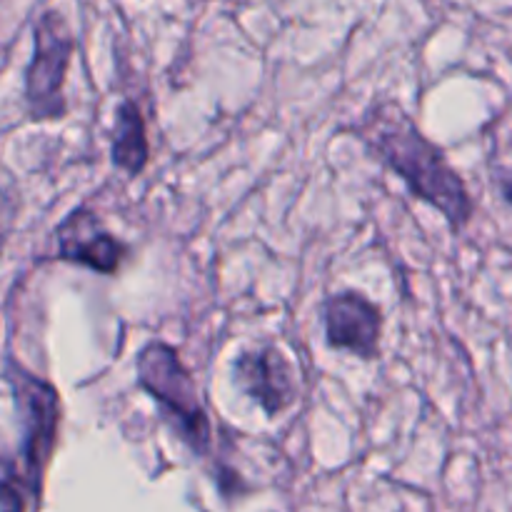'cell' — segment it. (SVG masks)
<instances>
[{
	"label": "cell",
	"instance_id": "cell-1",
	"mask_svg": "<svg viewBox=\"0 0 512 512\" xmlns=\"http://www.w3.org/2000/svg\"><path fill=\"white\" fill-rule=\"evenodd\" d=\"M350 133L368 148L378 163L405 183L415 200L438 210L453 233H463L475 215V200L463 175L435 145L405 108L395 100H380L365 110Z\"/></svg>",
	"mask_w": 512,
	"mask_h": 512
},
{
	"label": "cell",
	"instance_id": "cell-2",
	"mask_svg": "<svg viewBox=\"0 0 512 512\" xmlns=\"http://www.w3.org/2000/svg\"><path fill=\"white\" fill-rule=\"evenodd\" d=\"M3 380L8 383L15 415H18L20 443L15 468H18L25 493L30 495V503L38 510L45 475L58 450L63 403L53 383L35 375L15 358H5Z\"/></svg>",
	"mask_w": 512,
	"mask_h": 512
},
{
	"label": "cell",
	"instance_id": "cell-3",
	"mask_svg": "<svg viewBox=\"0 0 512 512\" xmlns=\"http://www.w3.org/2000/svg\"><path fill=\"white\" fill-rule=\"evenodd\" d=\"M138 385L150 395L175 438L193 455L208 458L213 448V425L200 400L198 385L178 350L163 340L145 345L135 358Z\"/></svg>",
	"mask_w": 512,
	"mask_h": 512
},
{
	"label": "cell",
	"instance_id": "cell-4",
	"mask_svg": "<svg viewBox=\"0 0 512 512\" xmlns=\"http://www.w3.org/2000/svg\"><path fill=\"white\" fill-rule=\"evenodd\" d=\"M75 53V35L60 10L48 8L33 25V55L25 68L23 105L33 123H53L68 115L65 78Z\"/></svg>",
	"mask_w": 512,
	"mask_h": 512
},
{
	"label": "cell",
	"instance_id": "cell-5",
	"mask_svg": "<svg viewBox=\"0 0 512 512\" xmlns=\"http://www.w3.org/2000/svg\"><path fill=\"white\" fill-rule=\"evenodd\" d=\"M233 383L270 420L288 413L298 400L293 363L273 343L240 350L233 360Z\"/></svg>",
	"mask_w": 512,
	"mask_h": 512
},
{
	"label": "cell",
	"instance_id": "cell-6",
	"mask_svg": "<svg viewBox=\"0 0 512 512\" xmlns=\"http://www.w3.org/2000/svg\"><path fill=\"white\" fill-rule=\"evenodd\" d=\"M55 260L95 270L115 278L128 260L130 248L105 228L98 213L90 208H75L53 230Z\"/></svg>",
	"mask_w": 512,
	"mask_h": 512
},
{
	"label": "cell",
	"instance_id": "cell-7",
	"mask_svg": "<svg viewBox=\"0 0 512 512\" xmlns=\"http://www.w3.org/2000/svg\"><path fill=\"white\" fill-rule=\"evenodd\" d=\"M323 328L333 350H343L365 363L380 358L383 310L368 295L358 290L330 295L323 303Z\"/></svg>",
	"mask_w": 512,
	"mask_h": 512
},
{
	"label": "cell",
	"instance_id": "cell-8",
	"mask_svg": "<svg viewBox=\"0 0 512 512\" xmlns=\"http://www.w3.org/2000/svg\"><path fill=\"white\" fill-rule=\"evenodd\" d=\"M110 160L120 173L138 178L150 163V143L145 118L135 100H120L115 108L113 138H110Z\"/></svg>",
	"mask_w": 512,
	"mask_h": 512
},
{
	"label": "cell",
	"instance_id": "cell-9",
	"mask_svg": "<svg viewBox=\"0 0 512 512\" xmlns=\"http://www.w3.org/2000/svg\"><path fill=\"white\" fill-rule=\"evenodd\" d=\"M30 495L20 483L15 460L0 458V512H28Z\"/></svg>",
	"mask_w": 512,
	"mask_h": 512
},
{
	"label": "cell",
	"instance_id": "cell-10",
	"mask_svg": "<svg viewBox=\"0 0 512 512\" xmlns=\"http://www.w3.org/2000/svg\"><path fill=\"white\" fill-rule=\"evenodd\" d=\"M495 183H498L500 195L505 203L512 208V168H498L495 170Z\"/></svg>",
	"mask_w": 512,
	"mask_h": 512
}]
</instances>
